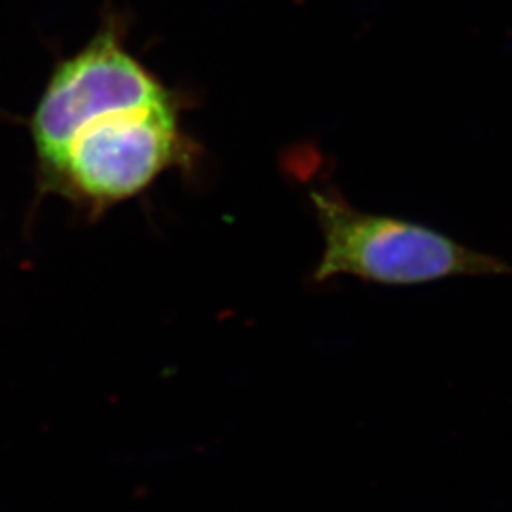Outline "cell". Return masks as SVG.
<instances>
[{
	"label": "cell",
	"mask_w": 512,
	"mask_h": 512,
	"mask_svg": "<svg viewBox=\"0 0 512 512\" xmlns=\"http://www.w3.org/2000/svg\"><path fill=\"white\" fill-rule=\"evenodd\" d=\"M186 158L175 101L114 112L80 129L38 188L101 213L139 196Z\"/></svg>",
	"instance_id": "cell-2"
},
{
	"label": "cell",
	"mask_w": 512,
	"mask_h": 512,
	"mask_svg": "<svg viewBox=\"0 0 512 512\" xmlns=\"http://www.w3.org/2000/svg\"><path fill=\"white\" fill-rule=\"evenodd\" d=\"M173 101L160 78L126 48L118 23L107 21L82 50L55 65L29 118L37 179L54 167L74 135L88 124L114 112Z\"/></svg>",
	"instance_id": "cell-3"
},
{
	"label": "cell",
	"mask_w": 512,
	"mask_h": 512,
	"mask_svg": "<svg viewBox=\"0 0 512 512\" xmlns=\"http://www.w3.org/2000/svg\"><path fill=\"white\" fill-rule=\"evenodd\" d=\"M323 234L313 281L353 275L380 285H423L452 277H512V264L429 226L363 213L336 192H311Z\"/></svg>",
	"instance_id": "cell-1"
}]
</instances>
